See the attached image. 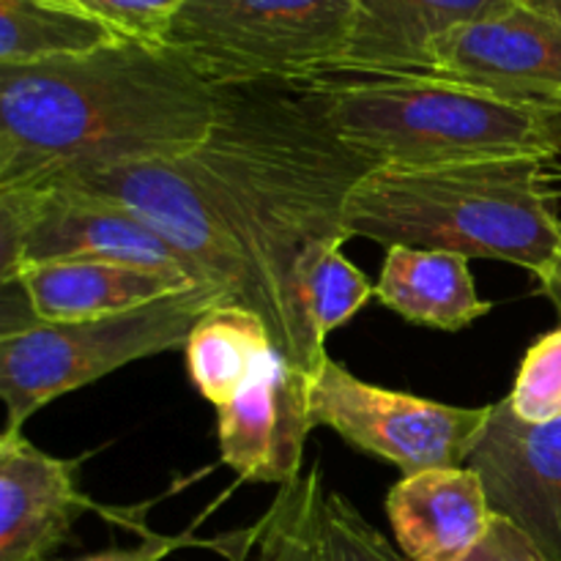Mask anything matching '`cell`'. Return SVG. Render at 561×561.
<instances>
[{"label": "cell", "instance_id": "6da1fadb", "mask_svg": "<svg viewBox=\"0 0 561 561\" xmlns=\"http://www.w3.org/2000/svg\"><path fill=\"white\" fill-rule=\"evenodd\" d=\"M190 159L272 290L279 356L312 376L329 354L307 321V283L351 239V195L376 164L337 135L305 82L217 85L214 126Z\"/></svg>", "mask_w": 561, "mask_h": 561}, {"label": "cell", "instance_id": "7a4b0ae2", "mask_svg": "<svg viewBox=\"0 0 561 561\" xmlns=\"http://www.w3.org/2000/svg\"><path fill=\"white\" fill-rule=\"evenodd\" d=\"M214 115L217 85L157 44L0 66V192L102 164L192 157Z\"/></svg>", "mask_w": 561, "mask_h": 561}, {"label": "cell", "instance_id": "3957f363", "mask_svg": "<svg viewBox=\"0 0 561 561\" xmlns=\"http://www.w3.org/2000/svg\"><path fill=\"white\" fill-rule=\"evenodd\" d=\"M546 168L535 157L376 168L351 195V239L515 263L540 279L561 239Z\"/></svg>", "mask_w": 561, "mask_h": 561}, {"label": "cell", "instance_id": "277c9868", "mask_svg": "<svg viewBox=\"0 0 561 561\" xmlns=\"http://www.w3.org/2000/svg\"><path fill=\"white\" fill-rule=\"evenodd\" d=\"M337 135L376 168H438L561 153V107L515 102L433 75H329L305 82Z\"/></svg>", "mask_w": 561, "mask_h": 561}, {"label": "cell", "instance_id": "5b68a950", "mask_svg": "<svg viewBox=\"0 0 561 561\" xmlns=\"http://www.w3.org/2000/svg\"><path fill=\"white\" fill-rule=\"evenodd\" d=\"M219 301H230L211 285L151 301L137 310L96 321H27L0 332V398L3 431H22L53 400L77 392L137 359L184 348L192 329Z\"/></svg>", "mask_w": 561, "mask_h": 561}, {"label": "cell", "instance_id": "8992f818", "mask_svg": "<svg viewBox=\"0 0 561 561\" xmlns=\"http://www.w3.org/2000/svg\"><path fill=\"white\" fill-rule=\"evenodd\" d=\"M354 0H184L164 47L214 85L310 82L337 75Z\"/></svg>", "mask_w": 561, "mask_h": 561}, {"label": "cell", "instance_id": "52a82bcc", "mask_svg": "<svg viewBox=\"0 0 561 561\" xmlns=\"http://www.w3.org/2000/svg\"><path fill=\"white\" fill-rule=\"evenodd\" d=\"M53 181L107 197L135 211L184 257L197 283L211 285L236 305L255 310L272 329L277 354H283L285 329L272 290L190 157L102 164Z\"/></svg>", "mask_w": 561, "mask_h": 561}, {"label": "cell", "instance_id": "ba28073f", "mask_svg": "<svg viewBox=\"0 0 561 561\" xmlns=\"http://www.w3.org/2000/svg\"><path fill=\"white\" fill-rule=\"evenodd\" d=\"M491 420V405L460 409L367 383L332 356L310 376L312 427H332L345 444L381 458L403 477L463 469Z\"/></svg>", "mask_w": 561, "mask_h": 561}, {"label": "cell", "instance_id": "9c48e42d", "mask_svg": "<svg viewBox=\"0 0 561 561\" xmlns=\"http://www.w3.org/2000/svg\"><path fill=\"white\" fill-rule=\"evenodd\" d=\"M47 261H104L201 285L184 257L135 211L69 184L0 192V279Z\"/></svg>", "mask_w": 561, "mask_h": 561}, {"label": "cell", "instance_id": "30bf717a", "mask_svg": "<svg viewBox=\"0 0 561 561\" xmlns=\"http://www.w3.org/2000/svg\"><path fill=\"white\" fill-rule=\"evenodd\" d=\"M431 58L433 77L561 107V22L524 3L453 27L436 38Z\"/></svg>", "mask_w": 561, "mask_h": 561}, {"label": "cell", "instance_id": "8fae6325", "mask_svg": "<svg viewBox=\"0 0 561 561\" xmlns=\"http://www.w3.org/2000/svg\"><path fill=\"white\" fill-rule=\"evenodd\" d=\"M466 466L480 474L493 513L561 561V420L529 425L499 400Z\"/></svg>", "mask_w": 561, "mask_h": 561}, {"label": "cell", "instance_id": "7c38bea8", "mask_svg": "<svg viewBox=\"0 0 561 561\" xmlns=\"http://www.w3.org/2000/svg\"><path fill=\"white\" fill-rule=\"evenodd\" d=\"M310 422V376L279 354L268 356L255 381L217 409L219 460L241 482L288 485L305 471Z\"/></svg>", "mask_w": 561, "mask_h": 561}, {"label": "cell", "instance_id": "4fadbf2b", "mask_svg": "<svg viewBox=\"0 0 561 561\" xmlns=\"http://www.w3.org/2000/svg\"><path fill=\"white\" fill-rule=\"evenodd\" d=\"M80 463L42 453L22 431L0 433V561L49 559L96 510L77 482Z\"/></svg>", "mask_w": 561, "mask_h": 561}, {"label": "cell", "instance_id": "5bb4252c", "mask_svg": "<svg viewBox=\"0 0 561 561\" xmlns=\"http://www.w3.org/2000/svg\"><path fill=\"white\" fill-rule=\"evenodd\" d=\"M493 515L485 485L469 466L420 471L387 493V518L409 561H466L491 531Z\"/></svg>", "mask_w": 561, "mask_h": 561}, {"label": "cell", "instance_id": "9a60e30c", "mask_svg": "<svg viewBox=\"0 0 561 561\" xmlns=\"http://www.w3.org/2000/svg\"><path fill=\"white\" fill-rule=\"evenodd\" d=\"M518 0H354V31L337 75H433L436 38Z\"/></svg>", "mask_w": 561, "mask_h": 561}, {"label": "cell", "instance_id": "2e32d148", "mask_svg": "<svg viewBox=\"0 0 561 561\" xmlns=\"http://www.w3.org/2000/svg\"><path fill=\"white\" fill-rule=\"evenodd\" d=\"M0 283L20 285L36 321L44 323L96 321L197 288L170 274L104 261L33 263Z\"/></svg>", "mask_w": 561, "mask_h": 561}, {"label": "cell", "instance_id": "e0dca14e", "mask_svg": "<svg viewBox=\"0 0 561 561\" xmlns=\"http://www.w3.org/2000/svg\"><path fill=\"white\" fill-rule=\"evenodd\" d=\"M376 296L405 321L438 332H460L493 310L477 294L469 257L414 247H389Z\"/></svg>", "mask_w": 561, "mask_h": 561}, {"label": "cell", "instance_id": "ac0fdd59", "mask_svg": "<svg viewBox=\"0 0 561 561\" xmlns=\"http://www.w3.org/2000/svg\"><path fill=\"white\" fill-rule=\"evenodd\" d=\"M184 351L195 389L222 409L255 381L268 356L277 354V345L272 329L255 310L219 301L203 312Z\"/></svg>", "mask_w": 561, "mask_h": 561}, {"label": "cell", "instance_id": "d6986e66", "mask_svg": "<svg viewBox=\"0 0 561 561\" xmlns=\"http://www.w3.org/2000/svg\"><path fill=\"white\" fill-rule=\"evenodd\" d=\"M321 466L312 463L283 485L266 513L247 531L219 537L228 561H321Z\"/></svg>", "mask_w": 561, "mask_h": 561}, {"label": "cell", "instance_id": "ffe728a7", "mask_svg": "<svg viewBox=\"0 0 561 561\" xmlns=\"http://www.w3.org/2000/svg\"><path fill=\"white\" fill-rule=\"evenodd\" d=\"M126 42L60 0H0V66H31Z\"/></svg>", "mask_w": 561, "mask_h": 561}, {"label": "cell", "instance_id": "44dd1931", "mask_svg": "<svg viewBox=\"0 0 561 561\" xmlns=\"http://www.w3.org/2000/svg\"><path fill=\"white\" fill-rule=\"evenodd\" d=\"M370 296H376V285L343 255V250L323 257L305 290L307 321L318 343L327 345L329 334L348 323Z\"/></svg>", "mask_w": 561, "mask_h": 561}, {"label": "cell", "instance_id": "7402d4cb", "mask_svg": "<svg viewBox=\"0 0 561 561\" xmlns=\"http://www.w3.org/2000/svg\"><path fill=\"white\" fill-rule=\"evenodd\" d=\"M507 403L529 425L561 420V327L529 345Z\"/></svg>", "mask_w": 561, "mask_h": 561}, {"label": "cell", "instance_id": "603a6c76", "mask_svg": "<svg viewBox=\"0 0 561 561\" xmlns=\"http://www.w3.org/2000/svg\"><path fill=\"white\" fill-rule=\"evenodd\" d=\"M321 561H409L337 491L323 493Z\"/></svg>", "mask_w": 561, "mask_h": 561}, {"label": "cell", "instance_id": "cb8c5ba5", "mask_svg": "<svg viewBox=\"0 0 561 561\" xmlns=\"http://www.w3.org/2000/svg\"><path fill=\"white\" fill-rule=\"evenodd\" d=\"M102 22L126 42H142L164 47L170 25L184 0H60Z\"/></svg>", "mask_w": 561, "mask_h": 561}, {"label": "cell", "instance_id": "d4e9b609", "mask_svg": "<svg viewBox=\"0 0 561 561\" xmlns=\"http://www.w3.org/2000/svg\"><path fill=\"white\" fill-rule=\"evenodd\" d=\"M466 561H548L540 548L502 515H493V524L482 546Z\"/></svg>", "mask_w": 561, "mask_h": 561}, {"label": "cell", "instance_id": "484cf974", "mask_svg": "<svg viewBox=\"0 0 561 561\" xmlns=\"http://www.w3.org/2000/svg\"><path fill=\"white\" fill-rule=\"evenodd\" d=\"M192 546L190 537H162V535H142L140 546L131 548H110V551L91 553L77 561H162L179 548Z\"/></svg>", "mask_w": 561, "mask_h": 561}, {"label": "cell", "instance_id": "4316f807", "mask_svg": "<svg viewBox=\"0 0 561 561\" xmlns=\"http://www.w3.org/2000/svg\"><path fill=\"white\" fill-rule=\"evenodd\" d=\"M559 179H561V170H559ZM537 283H540V294H546L553 305L561 307V239H559L557 255H553L551 266H548V272L542 274Z\"/></svg>", "mask_w": 561, "mask_h": 561}, {"label": "cell", "instance_id": "83f0119b", "mask_svg": "<svg viewBox=\"0 0 561 561\" xmlns=\"http://www.w3.org/2000/svg\"><path fill=\"white\" fill-rule=\"evenodd\" d=\"M518 3L529 5V9L542 11V14L553 16V20L561 22V0H518Z\"/></svg>", "mask_w": 561, "mask_h": 561}]
</instances>
